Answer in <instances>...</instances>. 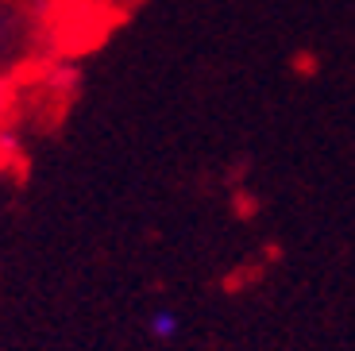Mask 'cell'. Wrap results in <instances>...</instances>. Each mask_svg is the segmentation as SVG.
<instances>
[{"instance_id": "1", "label": "cell", "mask_w": 355, "mask_h": 351, "mask_svg": "<svg viewBox=\"0 0 355 351\" xmlns=\"http://www.w3.org/2000/svg\"><path fill=\"white\" fill-rule=\"evenodd\" d=\"M147 332H151L155 340H170V336L178 332V313H166V309H155V313L147 316Z\"/></svg>"}]
</instances>
